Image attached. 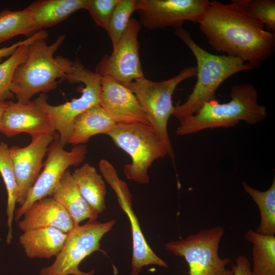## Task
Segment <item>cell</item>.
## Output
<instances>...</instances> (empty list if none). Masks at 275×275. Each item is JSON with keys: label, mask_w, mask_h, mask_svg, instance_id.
I'll return each instance as SVG.
<instances>
[{"label": "cell", "mask_w": 275, "mask_h": 275, "mask_svg": "<svg viewBox=\"0 0 275 275\" xmlns=\"http://www.w3.org/2000/svg\"><path fill=\"white\" fill-rule=\"evenodd\" d=\"M48 36L44 30H40L27 38V41L20 45L6 60L0 64V100L6 101L13 99L14 95L10 90L14 73L21 63L26 58L30 44L36 39Z\"/></svg>", "instance_id": "484cf974"}, {"label": "cell", "mask_w": 275, "mask_h": 275, "mask_svg": "<svg viewBox=\"0 0 275 275\" xmlns=\"http://www.w3.org/2000/svg\"><path fill=\"white\" fill-rule=\"evenodd\" d=\"M116 124L100 104L94 105L76 117L69 144H84L95 135L106 134Z\"/></svg>", "instance_id": "44dd1931"}, {"label": "cell", "mask_w": 275, "mask_h": 275, "mask_svg": "<svg viewBox=\"0 0 275 275\" xmlns=\"http://www.w3.org/2000/svg\"><path fill=\"white\" fill-rule=\"evenodd\" d=\"M54 134H44L32 137L31 143L20 148H9L18 186L16 203L22 206L30 189L34 185L43 166V159L52 142Z\"/></svg>", "instance_id": "5bb4252c"}, {"label": "cell", "mask_w": 275, "mask_h": 275, "mask_svg": "<svg viewBox=\"0 0 275 275\" xmlns=\"http://www.w3.org/2000/svg\"><path fill=\"white\" fill-rule=\"evenodd\" d=\"M245 12L261 21L266 31L275 32L274 0H238Z\"/></svg>", "instance_id": "f1b7e54d"}, {"label": "cell", "mask_w": 275, "mask_h": 275, "mask_svg": "<svg viewBox=\"0 0 275 275\" xmlns=\"http://www.w3.org/2000/svg\"><path fill=\"white\" fill-rule=\"evenodd\" d=\"M1 238H0V242H1Z\"/></svg>", "instance_id": "836d02e7"}, {"label": "cell", "mask_w": 275, "mask_h": 275, "mask_svg": "<svg viewBox=\"0 0 275 275\" xmlns=\"http://www.w3.org/2000/svg\"><path fill=\"white\" fill-rule=\"evenodd\" d=\"M100 105L117 123L150 125L149 118L133 92L108 76L101 77Z\"/></svg>", "instance_id": "9a60e30c"}, {"label": "cell", "mask_w": 275, "mask_h": 275, "mask_svg": "<svg viewBox=\"0 0 275 275\" xmlns=\"http://www.w3.org/2000/svg\"><path fill=\"white\" fill-rule=\"evenodd\" d=\"M106 134L131 157V162L124 166V172L128 179L137 183H148V171L153 162L168 155L164 144L151 125L117 123Z\"/></svg>", "instance_id": "5b68a950"}, {"label": "cell", "mask_w": 275, "mask_h": 275, "mask_svg": "<svg viewBox=\"0 0 275 275\" xmlns=\"http://www.w3.org/2000/svg\"><path fill=\"white\" fill-rule=\"evenodd\" d=\"M245 239L253 244V275H275V236L265 235L250 229Z\"/></svg>", "instance_id": "603a6c76"}, {"label": "cell", "mask_w": 275, "mask_h": 275, "mask_svg": "<svg viewBox=\"0 0 275 275\" xmlns=\"http://www.w3.org/2000/svg\"><path fill=\"white\" fill-rule=\"evenodd\" d=\"M23 216V219L18 222V226L23 232L52 227L68 233L74 227L68 212L51 197L34 202Z\"/></svg>", "instance_id": "e0dca14e"}, {"label": "cell", "mask_w": 275, "mask_h": 275, "mask_svg": "<svg viewBox=\"0 0 275 275\" xmlns=\"http://www.w3.org/2000/svg\"><path fill=\"white\" fill-rule=\"evenodd\" d=\"M46 37L39 38L30 45L26 58L16 69L10 90L17 101L25 103L35 95L55 89L60 80L67 81L73 71V61L62 56L53 57L65 39L61 35L51 44Z\"/></svg>", "instance_id": "7a4b0ae2"}, {"label": "cell", "mask_w": 275, "mask_h": 275, "mask_svg": "<svg viewBox=\"0 0 275 275\" xmlns=\"http://www.w3.org/2000/svg\"><path fill=\"white\" fill-rule=\"evenodd\" d=\"M196 74V67H186L168 79L154 81L144 77L126 85L134 94L147 114L150 125L160 138L172 161L175 159V153L167 127L174 109L172 95L180 82Z\"/></svg>", "instance_id": "8992f818"}, {"label": "cell", "mask_w": 275, "mask_h": 275, "mask_svg": "<svg viewBox=\"0 0 275 275\" xmlns=\"http://www.w3.org/2000/svg\"><path fill=\"white\" fill-rule=\"evenodd\" d=\"M77 187L84 200L98 214L105 209L106 187L102 177L88 163L72 173Z\"/></svg>", "instance_id": "7402d4cb"}, {"label": "cell", "mask_w": 275, "mask_h": 275, "mask_svg": "<svg viewBox=\"0 0 275 275\" xmlns=\"http://www.w3.org/2000/svg\"><path fill=\"white\" fill-rule=\"evenodd\" d=\"M224 233V229L220 226L203 229L184 239L167 243L166 249L175 256L185 258L189 275H233L232 269L226 267L231 260L222 259L218 255Z\"/></svg>", "instance_id": "ba28073f"}, {"label": "cell", "mask_w": 275, "mask_h": 275, "mask_svg": "<svg viewBox=\"0 0 275 275\" xmlns=\"http://www.w3.org/2000/svg\"><path fill=\"white\" fill-rule=\"evenodd\" d=\"M87 146L74 145L70 151H66L60 144L58 133L49 145L43 170L30 189L23 204L14 213V219L18 222L25 211L35 201L52 196L62 176L71 166L79 165L86 158Z\"/></svg>", "instance_id": "30bf717a"}, {"label": "cell", "mask_w": 275, "mask_h": 275, "mask_svg": "<svg viewBox=\"0 0 275 275\" xmlns=\"http://www.w3.org/2000/svg\"><path fill=\"white\" fill-rule=\"evenodd\" d=\"M174 33L190 49L197 61L195 86L186 101L174 106L172 114L181 122L197 113L205 103L215 99L217 88L226 79L253 68L239 58L208 52L198 45L183 28L175 29Z\"/></svg>", "instance_id": "277c9868"}, {"label": "cell", "mask_w": 275, "mask_h": 275, "mask_svg": "<svg viewBox=\"0 0 275 275\" xmlns=\"http://www.w3.org/2000/svg\"><path fill=\"white\" fill-rule=\"evenodd\" d=\"M230 97L227 103H220L216 99L205 103L197 113L180 122L176 135L183 136L206 129L233 127L242 121L255 125L266 118V108L259 104L257 90L251 84L233 86Z\"/></svg>", "instance_id": "3957f363"}, {"label": "cell", "mask_w": 275, "mask_h": 275, "mask_svg": "<svg viewBox=\"0 0 275 275\" xmlns=\"http://www.w3.org/2000/svg\"><path fill=\"white\" fill-rule=\"evenodd\" d=\"M7 101H3L0 100V124L4 112L7 106Z\"/></svg>", "instance_id": "d6a6232c"}, {"label": "cell", "mask_w": 275, "mask_h": 275, "mask_svg": "<svg viewBox=\"0 0 275 275\" xmlns=\"http://www.w3.org/2000/svg\"><path fill=\"white\" fill-rule=\"evenodd\" d=\"M242 187L256 203L260 211V222L256 232L265 235H274L275 178L270 187L265 191L257 189L245 182L242 183Z\"/></svg>", "instance_id": "cb8c5ba5"}, {"label": "cell", "mask_w": 275, "mask_h": 275, "mask_svg": "<svg viewBox=\"0 0 275 275\" xmlns=\"http://www.w3.org/2000/svg\"><path fill=\"white\" fill-rule=\"evenodd\" d=\"M0 173L8 194L6 213L8 232L6 242L8 244H10L13 237L12 226L18 190L9 148L7 144L3 142H0Z\"/></svg>", "instance_id": "d4e9b609"}, {"label": "cell", "mask_w": 275, "mask_h": 275, "mask_svg": "<svg viewBox=\"0 0 275 275\" xmlns=\"http://www.w3.org/2000/svg\"><path fill=\"white\" fill-rule=\"evenodd\" d=\"M138 8V0H119L111 15L107 30L114 48L126 30L132 14Z\"/></svg>", "instance_id": "83f0119b"}, {"label": "cell", "mask_w": 275, "mask_h": 275, "mask_svg": "<svg viewBox=\"0 0 275 275\" xmlns=\"http://www.w3.org/2000/svg\"><path fill=\"white\" fill-rule=\"evenodd\" d=\"M209 3L207 0H138L136 11L142 26L147 29H176L187 20L199 23Z\"/></svg>", "instance_id": "4fadbf2b"}, {"label": "cell", "mask_w": 275, "mask_h": 275, "mask_svg": "<svg viewBox=\"0 0 275 275\" xmlns=\"http://www.w3.org/2000/svg\"><path fill=\"white\" fill-rule=\"evenodd\" d=\"M86 0H38L25 9L38 31L51 27L84 9Z\"/></svg>", "instance_id": "ac0fdd59"}, {"label": "cell", "mask_w": 275, "mask_h": 275, "mask_svg": "<svg viewBox=\"0 0 275 275\" xmlns=\"http://www.w3.org/2000/svg\"><path fill=\"white\" fill-rule=\"evenodd\" d=\"M235 262V265L232 268L233 275H253L250 263L245 256L239 255Z\"/></svg>", "instance_id": "4dcf8cb0"}, {"label": "cell", "mask_w": 275, "mask_h": 275, "mask_svg": "<svg viewBox=\"0 0 275 275\" xmlns=\"http://www.w3.org/2000/svg\"><path fill=\"white\" fill-rule=\"evenodd\" d=\"M27 39L16 42L9 46H5L0 48V62L4 58L10 57L20 45L26 42Z\"/></svg>", "instance_id": "1f68e13d"}, {"label": "cell", "mask_w": 275, "mask_h": 275, "mask_svg": "<svg viewBox=\"0 0 275 275\" xmlns=\"http://www.w3.org/2000/svg\"><path fill=\"white\" fill-rule=\"evenodd\" d=\"M38 31L24 9L0 12V43L18 35L30 37Z\"/></svg>", "instance_id": "4316f807"}, {"label": "cell", "mask_w": 275, "mask_h": 275, "mask_svg": "<svg viewBox=\"0 0 275 275\" xmlns=\"http://www.w3.org/2000/svg\"><path fill=\"white\" fill-rule=\"evenodd\" d=\"M115 223L114 219L105 223L89 220L83 225L74 227L67 233L64 245L54 261L41 268L39 275H94V270L83 272L78 266L86 257L101 251L100 241Z\"/></svg>", "instance_id": "9c48e42d"}, {"label": "cell", "mask_w": 275, "mask_h": 275, "mask_svg": "<svg viewBox=\"0 0 275 275\" xmlns=\"http://www.w3.org/2000/svg\"><path fill=\"white\" fill-rule=\"evenodd\" d=\"M70 76L69 83L82 82L85 85L79 97L58 105L50 104L44 93L35 100L50 119L64 147L69 144L76 117L89 108L100 104L101 92V77L85 68L78 58L73 61V71Z\"/></svg>", "instance_id": "52a82bcc"}, {"label": "cell", "mask_w": 275, "mask_h": 275, "mask_svg": "<svg viewBox=\"0 0 275 275\" xmlns=\"http://www.w3.org/2000/svg\"><path fill=\"white\" fill-rule=\"evenodd\" d=\"M140 21L131 18L128 25L111 55L105 54L95 72L108 76L125 85L145 77L140 59Z\"/></svg>", "instance_id": "8fae6325"}, {"label": "cell", "mask_w": 275, "mask_h": 275, "mask_svg": "<svg viewBox=\"0 0 275 275\" xmlns=\"http://www.w3.org/2000/svg\"><path fill=\"white\" fill-rule=\"evenodd\" d=\"M0 124V131L7 136L22 132L32 137L56 133L50 119L35 100L25 103L8 100Z\"/></svg>", "instance_id": "2e32d148"}, {"label": "cell", "mask_w": 275, "mask_h": 275, "mask_svg": "<svg viewBox=\"0 0 275 275\" xmlns=\"http://www.w3.org/2000/svg\"><path fill=\"white\" fill-rule=\"evenodd\" d=\"M99 168L106 182L116 193L119 204L130 224L132 237L131 275H139L144 266L149 265L167 267V263L156 255L146 240L132 209V197L127 184L119 178L114 166L107 160L101 159Z\"/></svg>", "instance_id": "7c38bea8"}, {"label": "cell", "mask_w": 275, "mask_h": 275, "mask_svg": "<svg viewBox=\"0 0 275 275\" xmlns=\"http://www.w3.org/2000/svg\"><path fill=\"white\" fill-rule=\"evenodd\" d=\"M67 233L54 228L29 230L19 237V242L30 258H50L62 250Z\"/></svg>", "instance_id": "d6986e66"}, {"label": "cell", "mask_w": 275, "mask_h": 275, "mask_svg": "<svg viewBox=\"0 0 275 275\" xmlns=\"http://www.w3.org/2000/svg\"><path fill=\"white\" fill-rule=\"evenodd\" d=\"M208 43L217 51L238 58L251 67H258L274 53L275 33L249 15L238 0L229 4L209 1L198 23Z\"/></svg>", "instance_id": "6da1fadb"}, {"label": "cell", "mask_w": 275, "mask_h": 275, "mask_svg": "<svg viewBox=\"0 0 275 275\" xmlns=\"http://www.w3.org/2000/svg\"><path fill=\"white\" fill-rule=\"evenodd\" d=\"M119 0H86L84 9L96 25L106 31L114 9Z\"/></svg>", "instance_id": "f546056e"}, {"label": "cell", "mask_w": 275, "mask_h": 275, "mask_svg": "<svg viewBox=\"0 0 275 275\" xmlns=\"http://www.w3.org/2000/svg\"><path fill=\"white\" fill-rule=\"evenodd\" d=\"M61 204L71 217L74 227L82 221L96 220L98 214L88 205L80 195L72 173L67 170L64 173L51 196Z\"/></svg>", "instance_id": "ffe728a7"}]
</instances>
